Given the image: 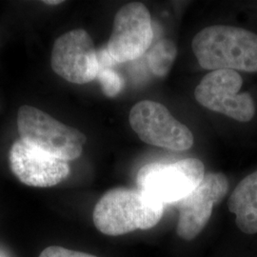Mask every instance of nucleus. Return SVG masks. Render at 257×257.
<instances>
[{
  "label": "nucleus",
  "instance_id": "1",
  "mask_svg": "<svg viewBox=\"0 0 257 257\" xmlns=\"http://www.w3.org/2000/svg\"><path fill=\"white\" fill-rule=\"evenodd\" d=\"M163 204L140 189L115 188L96 203L92 219L96 229L110 236L149 230L161 220Z\"/></svg>",
  "mask_w": 257,
  "mask_h": 257
},
{
  "label": "nucleus",
  "instance_id": "2",
  "mask_svg": "<svg viewBox=\"0 0 257 257\" xmlns=\"http://www.w3.org/2000/svg\"><path fill=\"white\" fill-rule=\"evenodd\" d=\"M192 48L205 70L257 72V35L233 26L205 28L193 37Z\"/></svg>",
  "mask_w": 257,
  "mask_h": 257
},
{
  "label": "nucleus",
  "instance_id": "3",
  "mask_svg": "<svg viewBox=\"0 0 257 257\" xmlns=\"http://www.w3.org/2000/svg\"><path fill=\"white\" fill-rule=\"evenodd\" d=\"M18 128L23 142L67 162L81 156L87 140L77 128L67 126L29 105L19 108Z\"/></svg>",
  "mask_w": 257,
  "mask_h": 257
},
{
  "label": "nucleus",
  "instance_id": "4",
  "mask_svg": "<svg viewBox=\"0 0 257 257\" xmlns=\"http://www.w3.org/2000/svg\"><path fill=\"white\" fill-rule=\"evenodd\" d=\"M205 176L202 161L186 158L175 162H156L138 172V189L162 204L178 202L201 183Z\"/></svg>",
  "mask_w": 257,
  "mask_h": 257
},
{
  "label": "nucleus",
  "instance_id": "5",
  "mask_svg": "<svg viewBox=\"0 0 257 257\" xmlns=\"http://www.w3.org/2000/svg\"><path fill=\"white\" fill-rule=\"evenodd\" d=\"M128 121L138 138L147 144L176 152L193 147L192 132L161 103L138 102L130 111Z\"/></svg>",
  "mask_w": 257,
  "mask_h": 257
},
{
  "label": "nucleus",
  "instance_id": "6",
  "mask_svg": "<svg viewBox=\"0 0 257 257\" xmlns=\"http://www.w3.org/2000/svg\"><path fill=\"white\" fill-rule=\"evenodd\" d=\"M243 79L231 70L212 71L206 74L194 91L196 101L209 110L240 122H248L255 113L252 97L240 93Z\"/></svg>",
  "mask_w": 257,
  "mask_h": 257
},
{
  "label": "nucleus",
  "instance_id": "7",
  "mask_svg": "<svg viewBox=\"0 0 257 257\" xmlns=\"http://www.w3.org/2000/svg\"><path fill=\"white\" fill-rule=\"evenodd\" d=\"M154 29L147 7L139 2L126 4L114 17L107 50L116 63L136 60L153 45Z\"/></svg>",
  "mask_w": 257,
  "mask_h": 257
},
{
  "label": "nucleus",
  "instance_id": "8",
  "mask_svg": "<svg viewBox=\"0 0 257 257\" xmlns=\"http://www.w3.org/2000/svg\"><path fill=\"white\" fill-rule=\"evenodd\" d=\"M51 63L55 74L74 84L91 82L99 72L97 51L83 29L70 31L55 40Z\"/></svg>",
  "mask_w": 257,
  "mask_h": 257
},
{
  "label": "nucleus",
  "instance_id": "9",
  "mask_svg": "<svg viewBox=\"0 0 257 257\" xmlns=\"http://www.w3.org/2000/svg\"><path fill=\"white\" fill-rule=\"evenodd\" d=\"M228 190L226 175L221 173L205 175L192 193L176 203L179 211L178 236L187 241L195 238L208 224L213 207L225 197Z\"/></svg>",
  "mask_w": 257,
  "mask_h": 257
},
{
  "label": "nucleus",
  "instance_id": "10",
  "mask_svg": "<svg viewBox=\"0 0 257 257\" xmlns=\"http://www.w3.org/2000/svg\"><path fill=\"white\" fill-rule=\"evenodd\" d=\"M9 161L13 174L30 187H53L64 181L71 172L67 161L32 147L21 139L11 148Z\"/></svg>",
  "mask_w": 257,
  "mask_h": 257
},
{
  "label": "nucleus",
  "instance_id": "11",
  "mask_svg": "<svg viewBox=\"0 0 257 257\" xmlns=\"http://www.w3.org/2000/svg\"><path fill=\"white\" fill-rule=\"evenodd\" d=\"M228 207L241 231L257 233V172L245 177L230 194Z\"/></svg>",
  "mask_w": 257,
  "mask_h": 257
},
{
  "label": "nucleus",
  "instance_id": "12",
  "mask_svg": "<svg viewBox=\"0 0 257 257\" xmlns=\"http://www.w3.org/2000/svg\"><path fill=\"white\" fill-rule=\"evenodd\" d=\"M150 49L148 63L151 71L157 76H164L170 72L177 55L175 43L169 39H161Z\"/></svg>",
  "mask_w": 257,
  "mask_h": 257
},
{
  "label": "nucleus",
  "instance_id": "13",
  "mask_svg": "<svg viewBox=\"0 0 257 257\" xmlns=\"http://www.w3.org/2000/svg\"><path fill=\"white\" fill-rule=\"evenodd\" d=\"M96 79L101 85L102 91L109 97L116 96L124 87V79L112 67L99 66Z\"/></svg>",
  "mask_w": 257,
  "mask_h": 257
},
{
  "label": "nucleus",
  "instance_id": "14",
  "mask_svg": "<svg viewBox=\"0 0 257 257\" xmlns=\"http://www.w3.org/2000/svg\"><path fill=\"white\" fill-rule=\"evenodd\" d=\"M38 257H97L86 252L72 250L58 246H51L44 248Z\"/></svg>",
  "mask_w": 257,
  "mask_h": 257
},
{
  "label": "nucleus",
  "instance_id": "15",
  "mask_svg": "<svg viewBox=\"0 0 257 257\" xmlns=\"http://www.w3.org/2000/svg\"><path fill=\"white\" fill-rule=\"evenodd\" d=\"M44 3L47 5H58V4L63 3V1H61V0H51V1L46 0V1H44Z\"/></svg>",
  "mask_w": 257,
  "mask_h": 257
}]
</instances>
